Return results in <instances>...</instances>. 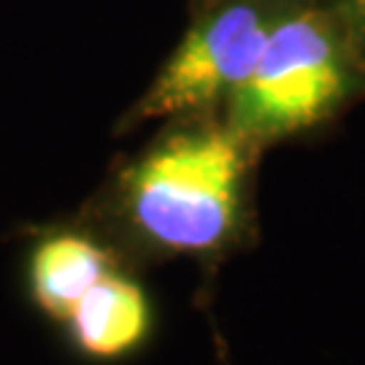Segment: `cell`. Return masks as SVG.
I'll return each instance as SVG.
<instances>
[{"label": "cell", "mask_w": 365, "mask_h": 365, "mask_svg": "<svg viewBox=\"0 0 365 365\" xmlns=\"http://www.w3.org/2000/svg\"><path fill=\"white\" fill-rule=\"evenodd\" d=\"M255 146L227 125H179L111 176L76 225L128 268L168 257H217L244 233Z\"/></svg>", "instance_id": "obj_1"}, {"label": "cell", "mask_w": 365, "mask_h": 365, "mask_svg": "<svg viewBox=\"0 0 365 365\" xmlns=\"http://www.w3.org/2000/svg\"><path fill=\"white\" fill-rule=\"evenodd\" d=\"M354 87L352 52L322 11L276 16L225 125L255 149L325 122Z\"/></svg>", "instance_id": "obj_2"}, {"label": "cell", "mask_w": 365, "mask_h": 365, "mask_svg": "<svg viewBox=\"0 0 365 365\" xmlns=\"http://www.w3.org/2000/svg\"><path fill=\"white\" fill-rule=\"evenodd\" d=\"M274 19L260 3L249 0H233L197 19L133 106L125 125L182 119L222 101L227 103L257 63Z\"/></svg>", "instance_id": "obj_3"}, {"label": "cell", "mask_w": 365, "mask_h": 365, "mask_svg": "<svg viewBox=\"0 0 365 365\" xmlns=\"http://www.w3.org/2000/svg\"><path fill=\"white\" fill-rule=\"evenodd\" d=\"M125 268L98 235L81 225H54L33 235L27 252V292L43 317L66 322L78 300L103 276Z\"/></svg>", "instance_id": "obj_4"}, {"label": "cell", "mask_w": 365, "mask_h": 365, "mask_svg": "<svg viewBox=\"0 0 365 365\" xmlns=\"http://www.w3.org/2000/svg\"><path fill=\"white\" fill-rule=\"evenodd\" d=\"M63 327L84 357L119 360L146 341L152 330V303L128 268H117L78 300Z\"/></svg>", "instance_id": "obj_5"}, {"label": "cell", "mask_w": 365, "mask_h": 365, "mask_svg": "<svg viewBox=\"0 0 365 365\" xmlns=\"http://www.w3.org/2000/svg\"><path fill=\"white\" fill-rule=\"evenodd\" d=\"M354 9H357V14L363 16V22H365V0H354Z\"/></svg>", "instance_id": "obj_6"}]
</instances>
